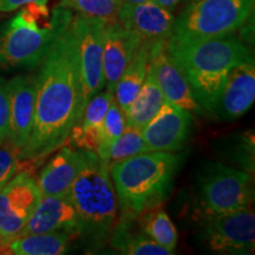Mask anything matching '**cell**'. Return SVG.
<instances>
[{
	"label": "cell",
	"mask_w": 255,
	"mask_h": 255,
	"mask_svg": "<svg viewBox=\"0 0 255 255\" xmlns=\"http://www.w3.org/2000/svg\"><path fill=\"white\" fill-rule=\"evenodd\" d=\"M82 115L81 73L71 23L40 63L31 135L19 152L24 162H39L66 144Z\"/></svg>",
	"instance_id": "1"
},
{
	"label": "cell",
	"mask_w": 255,
	"mask_h": 255,
	"mask_svg": "<svg viewBox=\"0 0 255 255\" xmlns=\"http://www.w3.org/2000/svg\"><path fill=\"white\" fill-rule=\"evenodd\" d=\"M167 50L189 82L201 109L210 114L229 71L253 57L233 33L186 43L169 39Z\"/></svg>",
	"instance_id": "2"
},
{
	"label": "cell",
	"mask_w": 255,
	"mask_h": 255,
	"mask_svg": "<svg viewBox=\"0 0 255 255\" xmlns=\"http://www.w3.org/2000/svg\"><path fill=\"white\" fill-rule=\"evenodd\" d=\"M182 155L146 151L109 165L121 214L136 218L161 206L173 187Z\"/></svg>",
	"instance_id": "3"
},
{
	"label": "cell",
	"mask_w": 255,
	"mask_h": 255,
	"mask_svg": "<svg viewBox=\"0 0 255 255\" xmlns=\"http://www.w3.org/2000/svg\"><path fill=\"white\" fill-rule=\"evenodd\" d=\"M68 195L78 218V234L90 251L103 248L119 219V200L109 167L95 151H87L85 164Z\"/></svg>",
	"instance_id": "4"
},
{
	"label": "cell",
	"mask_w": 255,
	"mask_h": 255,
	"mask_svg": "<svg viewBox=\"0 0 255 255\" xmlns=\"http://www.w3.org/2000/svg\"><path fill=\"white\" fill-rule=\"evenodd\" d=\"M72 18L64 5L52 12L47 5L23 6L0 36V68L33 69L40 65Z\"/></svg>",
	"instance_id": "5"
},
{
	"label": "cell",
	"mask_w": 255,
	"mask_h": 255,
	"mask_svg": "<svg viewBox=\"0 0 255 255\" xmlns=\"http://www.w3.org/2000/svg\"><path fill=\"white\" fill-rule=\"evenodd\" d=\"M255 0H193L175 18L170 40L197 41L227 36L253 14Z\"/></svg>",
	"instance_id": "6"
},
{
	"label": "cell",
	"mask_w": 255,
	"mask_h": 255,
	"mask_svg": "<svg viewBox=\"0 0 255 255\" xmlns=\"http://www.w3.org/2000/svg\"><path fill=\"white\" fill-rule=\"evenodd\" d=\"M201 203L208 214H227L246 209L253 202L252 175L222 163H209L197 175Z\"/></svg>",
	"instance_id": "7"
},
{
	"label": "cell",
	"mask_w": 255,
	"mask_h": 255,
	"mask_svg": "<svg viewBox=\"0 0 255 255\" xmlns=\"http://www.w3.org/2000/svg\"><path fill=\"white\" fill-rule=\"evenodd\" d=\"M105 21L78 14L71 28L77 45L81 73L82 111L96 94L105 88L103 71V30Z\"/></svg>",
	"instance_id": "8"
},
{
	"label": "cell",
	"mask_w": 255,
	"mask_h": 255,
	"mask_svg": "<svg viewBox=\"0 0 255 255\" xmlns=\"http://www.w3.org/2000/svg\"><path fill=\"white\" fill-rule=\"evenodd\" d=\"M201 237L212 252L250 254L255 247V214L251 207L227 214L205 213Z\"/></svg>",
	"instance_id": "9"
},
{
	"label": "cell",
	"mask_w": 255,
	"mask_h": 255,
	"mask_svg": "<svg viewBox=\"0 0 255 255\" xmlns=\"http://www.w3.org/2000/svg\"><path fill=\"white\" fill-rule=\"evenodd\" d=\"M41 197L37 178L31 171H19L0 187V248L17 238Z\"/></svg>",
	"instance_id": "10"
},
{
	"label": "cell",
	"mask_w": 255,
	"mask_h": 255,
	"mask_svg": "<svg viewBox=\"0 0 255 255\" xmlns=\"http://www.w3.org/2000/svg\"><path fill=\"white\" fill-rule=\"evenodd\" d=\"M193 121L190 111L164 101L154 119L142 129L148 150L175 152L182 149L191 133Z\"/></svg>",
	"instance_id": "11"
},
{
	"label": "cell",
	"mask_w": 255,
	"mask_h": 255,
	"mask_svg": "<svg viewBox=\"0 0 255 255\" xmlns=\"http://www.w3.org/2000/svg\"><path fill=\"white\" fill-rule=\"evenodd\" d=\"M255 101L254 58L235 65L223 82L212 114L222 122H233L244 116Z\"/></svg>",
	"instance_id": "12"
},
{
	"label": "cell",
	"mask_w": 255,
	"mask_h": 255,
	"mask_svg": "<svg viewBox=\"0 0 255 255\" xmlns=\"http://www.w3.org/2000/svg\"><path fill=\"white\" fill-rule=\"evenodd\" d=\"M9 127L7 141L19 150L31 135L36 111L37 75H18L7 82Z\"/></svg>",
	"instance_id": "13"
},
{
	"label": "cell",
	"mask_w": 255,
	"mask_h": 255,
	"mask_svg": "<svg viewBox=\"0 0 255 255\" xmlns=\"http://www.w3.org/2000/svg\"><path fill=\"white\" fill-rule=\"evenodd\" d=\"M168 41L152 44L150 68L164 100L188 111H201L189 82L167 50Z\"/></svg>",
	"instance_id": "14"
},
{
	"label": "cell",
	"mask_w": 255,
	"mask_h": 255,
	"mask_svg": "<svg viewBox=\"0 0 255 255\" xmlns=\"http://www.w3.org/2000/svg\"><path fill=\"white\" fill-rule=\"evenodd\" d=\"M117 20L132 31L141 41L155 44L169 41L174 31L173 12L154 0L132 6H121Z\"/></svg>",
	"instance_id": "15"
},
{
	"label": "cell",
	"mask_w": 255,
	"mask_h": 255,
	"mask_svg": "<svg viewBox=\"0 0 255 255\" xmlns=\"http://www.w3.org/2000/svg\"><path fill=\"white\" fill-rule=\"evenodd\" d=\"M141 39L119 20L105 23L103 30V71L105 89L113 92L124 69L141 45Z\"/></svg>",
	"instance_id": "16"
},
{
	"label": "cell",
	"mask_w": 255,
	"mask_h": 255,
	"mask_svg": "<svg viewBox=\"0 0 255 255\" xmlns=\"http://www.w3.org/2000/svg\"><path fill=\"white\" fill-rule=\"evenodd\" d=\"M87 151L76 146H60L37 178L41 196L66 195L82 171Z\"/></svg>",
	"instance_id": "17"
},
{
	"label": "cell",
	"mask_w": 255,
	"mask_h": 255,
	"mask_svg": "<svg viewBox=\"0 0 255 255\" xmlns=\"http://www.w3.org/2000/svg\"><path fill=\"white\" fill-rule=\"evenodd\" d=\"M51 232H65L72 238H77V213L68 194L59 196H41L36 209L19 235Z\"/></svg>",
	"instance_id": "18"
},
{
	"label": "cell",
	"mask_w": 255,
	"mask_h": 255,
	"mask_svg": "<svg viewBox=\"0 0 255 255\" xmlns=\"http://www.w3.org/2000/svg\"><path fill=\"white\" fill-rule=\"evenodd\" d=\"M113 97V92L105 90L96 94L88 102L70 133L68 142L72 146L97 152L101 144L104 117Z\"/></svg>",
	"instance_id": "19"
},
{
	"label": "cell",
	"mask_w": 255,
	"mask_h": 255,
	"mask_svg": "<svg viewBox=\"0 0 255 255\" xmlns=\"http://www.w3.org/2000/svg\"><path fill=\"white\" fill-rule=\"evenodd\" d=\"M136 218L122 215L117 219L116 225L111 233L110 246L122 254L128 255H173V252L159 246L148 235L141 231L138 226H133ZM137 225V221H136Z\"/></svg>",
	"instance_id": "20"
},
{
	"label": "cell",
	"mask_w": 255,
	"mask_h": 255,
	"mask_svg": "<svg viewBox=\"0 0 255 255\" xmlns=\"http://www.w3.org/2000/svg\"><path fill=\"white\" fill-rule=\"evenodd\" d=\"M151 52L152 44L142 41L141 45L138 46L135 55L116 83V87L114 90V98L119 103L121 110L123 111L124 117H126L130 104L135 100L139 89L142 88L146 72H148Z\"/></svg>",
	"instance_id": "21"
},
{
	"label": "cell",
	"mask_w": 255,
	"mask_h": 255,
	"mask_svg": "<svg viewBox=\"0 0 255 255\" xmlns=\"http://www.w3.org/2000/svg\"><path fill=\"white\" fill-rule=\"evenodd\" d=\"M164 101L163 94L156 82L154 72L149 64L148 72H146L142 88L139 89L138 94L132 101V103L130 104L126 114L127 126L135 127L137 129L142 130L154 119Z\"/></svg>",
	"instance_id": "22"
},
{
	"label": "cell",
	"mask_w": 255,
	"mask_h": 255,
	"mask_svg": "<svg viewBox=\"0 0 255 255\" xmlns=\"http://www.w3.org/2000/svg\"><path fill=\"white\" fill-rule=\"evenodd\" d=\"M71 239L65 232L19 235L8 242L4 251L14 255H60L68 250Z\"/></svg>",
	"instance_id": "23"
},
{
	"label": "cell",
	"mask_w": 255,
	"mask_h": 255,
	"mask_svg": "<svg viewBox=\"0 0 255 255\" xmlns=\"http://www.w3.org/2000/svg\"><path fill=\"white\" fill-rule=\"evenodd\" d=\"M136 220L141 231L145 235H148L159 246L175 253L178 240L177 231L173 221L165 213V210L161 208V206L144 210L136 216Z\"/></svg>",
	"instance_id": "24"
},
{
	"label": "cell",
	"mask_w": 255,
	"mask_h": 255,
	"mask_svg": "<svg viewBox=\"0 0 255 255\" xmlns=\"http://www.w3.org/2000/svg\"><path fill=\"white\" fill-rule=\"evenodd\" d=\"M146 151L149 150L146 148L144 139H143L142 130L131 126H126L119 138L110 145L103 162L109 167L115 162L122 161V159L132 157V156Z\"/></svg>",
	"instance_id": "25"
},
{
	"label": "cell",
	"mask_w": 255,
	"mask_h": 255,
	"mask_svg": "<svg viewBox=\"0 0 255 255\" xmlns=\"http://www.w3.org/2000/svg\"><path fill=\"white\" fill-rule=\"evenodd\" d=\"M62 5L76 9L78 14L109 23L117 19L122 0H63Z\"/></svg>",
	"instance_id": "26"
},
{
	"label": "cell",
	"mask_w": 255,
	"mask_h": 255,
	"mask_svg": "<svg viewBox=\"0 0 255 255\" xmlns=\"http://www.w3.org/2000/svg\"><path fill=\"white\" fill-rule=\"evenodd\" d=\"M126 126V117H124L123 111L121 110L117 101L113 97L104 117L100 148H98L97 152H96V154L100 156L102 161H104L110 145L119 138L121 133L123 132Z\"/></svg>",
	"instance_id": "27"
},
{
	"label": "cell",
	"mask_w": 255,
	"mask_h": 255,
	"mask_svg": "<svg viewBox=\"0 0 255 255\" xmlns=\"http://www.w3.org/2000/svg\"><path fill=\"white\" fill-rule=\"evenodd\" d=\"M19 150L7 139L0 144V187L11 181L21 170V161Z\"/></svg>",
	"instance_id": "28"
},
{
	"label": "cell",
	"mask_w": 255,
	"mask_h": 255,
	"mask_svg": "<svg viewBox=\"0 0 255 255\" xmlns=\"http://www.w3.org/2000/svg\"><path fill=\"white\" fill-rule=\"evenodd\" d=\"M9 127V107L7 82L0 78V144L7 139Z\"/></svg>",
	"instance_id": "29"
},
{
	"label": "cell",
	"mask_w": 255,
	"mask_h": 255,
	"mask_svg": "<svg viewBox=\"0 0 255 255\" xmlns=\"http://www.w3.org/2000/svg\"><path fill=\"white\" fill-rule=\"evenodd\" d=\"M28 4L46 5L47 0H0V12H12Z\"/></svg>",
	"instance_id": "30"
},
{
	"label": "cell",
	"mask_w": 255,
	"mask_h": 255,
	"mask_svg": "<svg viewBox=\"0 0 255 255\" xmlns=\"http://www.w3.org/2000/svg\"><path fill=\"white\" fill-rule=\"evenodd\" d=\"M154 1L157 2V4L159 6H162V7L168 9V11L174 12L178 6V4H180L181 0H154Z\"/></svg>",
	"instance_id": "31"
},
{
	"label": "cell",
	"mask_w": 255,
	"mask_h": 255,
	"mask_svg": "<svg viewBox=\"0 0 255 255\" xmlns=\"http://www.w3.org/2000/svg\"><path fill=\"white\" fill-rule=\"evenodd\" d=\"M145 1H149V0H122V6H132Z\"/></svg>",
	"instance_id": "32"
},
{
	"label": "cell",
	"mask_w": 255,
	"mask_h": 255,
	"mask_svg": "<svg viewBox=\"0 0 255 255\" xmlns=\"http://www.w3.org/2000/svg\"><path fill=\"white\" fill-rule=\"evenodd\" d=\"M0 251H1V248H0Z\"/></svg>",
	"instance_id": "33"
}]
</instances>
